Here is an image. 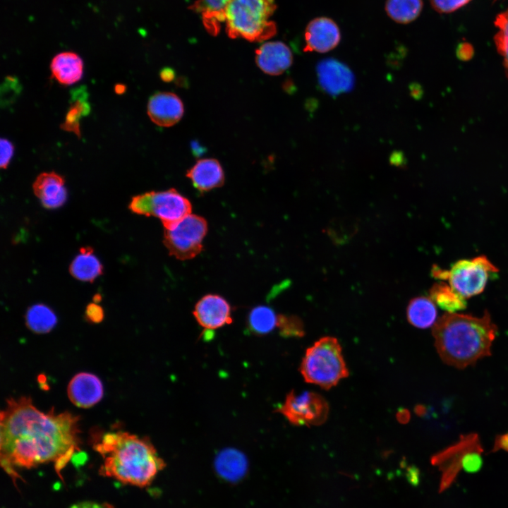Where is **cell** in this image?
<instances>
[{
    "label": "cell",
    "instance_id": "3957f363",
    "mask_svg": "<svg viewBox=\"0 0 508 508\" xmlns=\"http://www.w3.org/2000/svg\"><path fill=\"white\" fill-rule=\"evenodd\" d=\"M497 329L487 311L480 318L447 313L435 322L433 335L442 361L464 368L490 355Z\"/></svg>",
    "mask_w": 508,
    "mask_h": 508
},
{
    "label": "cell",
    "instance_id": "9c48e42d",
    "mask_svg": "<svg viewBox=\"0 0 508 508\" xmlns=\"http://www.w3.org/2000/svg\"><path fill=\"white\" fill-rule=\"evenodd\" d=\"M277 411L295 425H320L327 418L329 406L317 393L305 391L298 394L293 390Z\"/></svg>",
    "mask_w": 508,
    "mask_h": 508
},
{
    "label": "cell",
    "instance_id": "cb8c5ba5",
    "mask_svg": "<svg viewBox=\"0 0 508 508\" xmlns=\"http://www.w3.org/2000/svg\"><path fill=\"white\" fill-rule=\"evenodd\" d=\"M430 296L435 303L447 313H456L466 306L465 299L444 282L435 284L430 290Z\"/></svg>",
    "mask_w": 508,
    "mask_h": 508
},
{
    "label": "cell",
    "instance_id": "8d00e7d4",
    "mask_svg": "<svg viewBox=\"0 0 508 508\" xmlns=\"http://www.w3.org/2000/svg\"><path fill=\"white\" fill-rule=\"evenodd\" d=\"M125 91V85L119 84L115 86V92L117 94H122Z\"/></svg>",
    "mask_w": 508,
    "mask_h": 508
},
{
    "label": "cell",
    "instance_id": "603a6c76",
    "mask_svg": "<svg viewBox=\"0 0 508 508\" xmlns=\"http://www.w3.org/2000/svg\"><path fill=\"white\" fill-rule=\"evenodd\" d=\"M56 321L55 313L44 304L30 306L25 315L28 327L35 333L44 334L50 332L56 325Z\"/></svg>",
    "mask_w": 508,
    "mask_h": 508
},
{
    "label": "cell",
    "instance_id": "f546056e",
    "mask_svg": "<svg viewBox=\"0 0 508 508\" xmlns=\"http://www.w3.org/2000/svg\"><path fill=\"white\" fill-rule=\"evenodd\" d=\"M471 0H430L432 7L440 13H452L468 4Z\"/></svg>",
    "mask_w": 508,
    "mask_h": 508
},
{
    "label": "cell",
    "instance_id": "d6a6232c",
    "mask_svg": "<svg viewBox=\"0 0 508 508\" xmlns=\"http://www.w3.org/2000/svg\"><path fill=\"white\" fill-rule=\"evenodd\" d=\"M456 55L460 59L463 61H467L473 56V48L468 43H461L458 46V48L456 49Z\"/></svg>",
    "mask_w": 508,
    "mask_h": 508
},
{
    "label": "cell",
    "instance_id": "d590c367",
    "mask_svg": "<svg viewBox=\"0 0 508 508\" xmlns=\"http://www.w3.org/2000/svg\"><path fill=\"white\" fill-rule=\"evenodd\" d=\"M174 72L171 69H163L160 73V76L164 81H171L174 78Z\"/></svg>",
    "mask_w": 508,
    "mask_h": 508
},
{
    "label": "cell",
    "instance_id": "4316f807",
    "mask_svg": "<svg viewBox=\"0 0 508 508\" xmlns=\"http://www.w3.org/2000/svg\"><path fill=\"white\" fill-rule=\"evenodd\" d=\"M73 97V101L66 114L65 121L61 127L63 130L72 132L77 136H80V120L87 115L90 111V106L87 100L85 94L83 97Z\"/></svg>",
    "mask_w": 508,
    "mask_h": 508
},
{
    "label": "cell",
    "instance_id": "9a60e30c",
    "mask_svg": "<svg viewBox=\"0 0 508 508\" xmlns=\"http://www.w3.org/2000/svg\"><path fill=\"white\" fill-rule=\"evenodd\" d=\"M255 62L264 73L278 75L291 66L293 55L284 42H267L256 49Z\"/></svg>",
    "mask_w": 508,
    "mask_h": 508
},
{
    "label": "cell",
    "instance_id": "ffe728a7",
    "mask_svg": "<svg viewBox=\"0 0 508 508\" xmlns=\"http://www.w3.org/2000/svg\"><path fill=\"white\" fill-rule=\"evenodd\" d=\"M230 0H197L191 9L201 15L202 23L210 34L219 33L221 24L225 22L226 9Z\"/></svg>",
    "mask_w": 508,
    "mask_h": 508
},
{
    "label": "cell",
    "instance_id": "ba28073f",
    "mask_svg": "<svg viewBox=\"0 0 508 508\" xmlns=\"http://www.w3.org/2000/svg\"><path fill=\"white\" fill-rule=\"evenodd\" d=\"M164 229L163 243L170 255L186 260L202 251L207 232V223L202 217L190 214Z\"/></svg>",
    "mask_w": 508,
    "mask_h": 508
},
{
    "label": "cell",
    "instance_id": "5b68a950",
    "mask_svg": "<svg viewBox=\"0 0 508 508\" xmlns=\"http://www.w3.org/2000/svg\"><path fill=\"white\" fill-rule=\"evenodd\" d=\"M300 371L307 382L327 389L346 377L349 371L337 339L325 337L308 348L301 363Z\"/></svg>",
    "mask_w": 508,
    "mask_h": 508
},
{
    "label": "cell",
    "instance_id": "1f68e13d",
    "mask_svg": "<svg viewBox=\"0 0 508 508\" xmlns=\"http://www.w3.org/2000/svg\"><path fill=\"white\" fill-rule=\"evenodd\" d=\"M85 317L90 322H100L104 318V310L97 303H91L86 307Z\"/></svg>",
    "mask_w": 508,
    "mask_h": 508
},
{
    "label": "cell",
    "instance_id": "d6986e66",
    "mask_svg": "<svg viewBox=\"0 0 508 508\" xmlns=\"http://www.w3.org/2000/svg\"><path fill=\"white\" fill-rule=\"evenodd\" d=\"M70 274L78 280L92 282L102 274L103 266L90 246L82 247L69 266Z\"/></svg>",
    "mask_w": 508,
    "mask_h": 508
},
{
    "label": "cell",
    "instance_id": "e575fe53",
    "mask_svg": "<svg viewBox=\"0 0 508 508\" xmlns=\"http://www.w3.org/2000/svg\"><path fill=\"white\" fill-rule=\"evenodd\" d=\"M500 449L508 451V433L502 435H498L496 437L492 451H496Z\"/></svg>",
    "mask_w": 508,
    "mask_h": 508
},
{
    "label": "cell",
    "instance_id": "e0dca14e",
    "mask_svg": "<svg viewBox=\"0 0 508 508\" xmlns=\"http://www.w3.org/2000/svg\"><path fill=\"white\" fill-rule=\"evenodd\" d=\"M186 176L200 192H206L221 187L225 179L223 169L215 159L198 160L188 170Z\"/></svg>",
    "mask_w": 508,
    "mask_h": 508
},
{
    "label": "cell",
    "instance_id": "4fadbf2b",
    "mask_svg": "<svg viewBox=\"0 0 508 508\" xmlns=\"http://www.w3.org/2000/svg\"><path fill=\"white\" fill-rule=\"evenodd\" d=\"M184 112L181 99L174 93L157 92L149 99L147 115L157 126L169 127L178 123Z\"/></svg>",
    "mask_w": 508,
    "mask_h": 508
},
{
    "label": "cell",
    "instance_id": "8fae6325",
    "mask_svg": "<svg viewBox=\"0 0 508 508\" xmlns=\"http://www.w3.org/2000/svg\"><path fill=\"white\" fill-rule=\"evenodd\" d=\"M318 81L322 88L331 95L352 90L355 77L350 68L334 59H325L317 66Z\"/></svg>",
    "mask_w": 508,
    "mask_h": 508
},
{
    "label": "cell",
    "instance_id": "83f0119b",
    "mask_svg": "<svg viewBox=\"0 0 508 508\" xmlns=\"http://www.w3.org/2000/svg\"><path fill=\"white\" fill-rule=\"evenodd\" d=\"M498 30L494 37L497 52L502 57L505 74L508 78V8L499 13L495 20Z\"/></svg>",
    "mask_w": 508,
    "mask_h": 508
},
{
    "label": "cell",
    "instance_id": "277c9868",
    "mask_svg": "<svg viewBox=\"0 0 508 508\" xmlns=\"http://www.w3.org/2000/svg\"><path fill=\"white\" fill-rule=\"evenodd\" d=\"M276 7L274 0H230L225 19L229 37L250 42H261L273 37L277 26L270 18Z\"/></svg>",
    "mask_w": 508,
    "mask_h": 508
},
{
    "label": "cell",
    "instance_id": "2e32d148",
    "mask_svg": "<svg viewBox=\"0 0 508 508\" xmlns=\"http://www.w3.org/2000/svg\"><path fill=\"white\" fill-rule=\"evenodd\" d=\"M32 188L36 197L47 209L60 207L66 201L65 180L54 171L39 174L33 183Z\"/></svg>",
    "mask_w": 508,
    "mask_h": 508
},
{
    "label": "cell",
    "instance_id": "ac0fdd59",
    "mask_svg": "<svg viewBox=\"0 0 508 508\" xmlns=\"http://www.w3.org/2000/svg\"><path fill=\"white\" fill-rule=\"evenodd\" d=\"M53 77L64 85L78 82L83 74V61L79 55L72 52L56 54L50 65Z\"/></svg>",
    "mask_w": 508,
    "mask_h": 508
},
{
    "label": "cell",
    "instance_id": "4dcf8cb0",
    "mask_svg": "<svg viewBox=\"0 0 508 508\" xmlns=\"http://www.w3.org/2000/svg\"><path fill=\"white\" fill-rule=\"evenodd\" d=\"M0 145V166L2 169H6L13 157L14 152V147L12 143L6 138L1 139Z\"/></svg>",
    "mask_w": 508,
    "mask_h": 508
},
{
    "label": "cell",
    "instance_id": "7402d4cb",
    "mask_svg": "<svg viewBox=\"0 0 508 508\" xmlns=\"http://www.w3.org/2000/svg\"><path fill=\"white\" fill-rule=\"evenodd\" d=\"M215 467L221 476L227 480H236L243 476L247 468V461L240 452L228 449L217 456Z\"/></svg>",
    "mask_w": 508,
    "mask_h": 508
},
{
    "label": "cell",
    "instance_id": "30bf717a",
    "mask_svg": "<svg viewBox=\"0 0 508 508\" xmlns=\"http://www.w3.org/2000/svg\"><path fill=\"white\" fill-rule=\"evenodd\" d=\"M193 314L198 323L207 330H215L233 322L227 301L217 294H207L195 304Z\"/></svg>",
    "mask_w": 508,
    "mask_h": 508
},
{
    "label": "cell",
    "instance_id": "7a4b0ae2",
    "mask_svg": "<svg viewBox=\"0 0 508 508\" xmlns=\"http://www.w3.org/2000/svg\"><path fill=\"white\" fill-rule=\"evenodd\" d=\"M93 448L102 459L99 474L123 484L148 486L166 466L147 437L108 432L94 441Z\"/></svg>",
    "mask_w": 508,
    "mask_h": 508
},
{
    "label": "cell",
    "instance_id": "5bb4252c",
    "mask_svg": "<svg viewBox=\"0 0 508 508\" xmlns=\"http://www.w3.org/2000/svg\"><path fill=\"white\" fill-rule=\"evenodd\" d=\"M68 397L71 401L80 408H90L102 398L104 389L101 380L94 374H76L68 385Z\"/></svg>",
    "mask_w": 508,
    "mask_h": 508
},
{
    "label": "cell",
    "instance_id": "52a82bcc",
    "mask_svg": "<svg viewBox=\"0 0 508 508\" xmlns=\"http://www.w3.org/2000/svg\"><path fill=\"white\" fill-rule=\"evenodd\" d=\"M129 209L137 214L159 219L169 226L191 214L190 202L175 188L149 191L132 198Z\"/></svg>",
    "mask_w": 508,
    "mask_h": 508
},
{
    "label": "cell",
    "instance_id": "f35d334b",
    "mask_svg": "<svg viewBox=\"0 0 508 508\" xmlns=\"http://www.w3.org/2000/svg\"><path fill=\"white\" fill-rule=\"evenodd\" d=\"M495 1H496V0H495Z\"/></svg>",
    "mask_w": 508,
    "mask_h": 508
},
{
    "label": "cell",
    "instance_id": "7c38bea8",
    "mask_svg": "<svg viewBox=\"0 0 508 508\" xmlns=\"http://www.w3.org/2000/svg\"><path fill=\"white\" fill-rule=\"evenodd\" d=\"M341 40L339 27L332 19L316 18L305 30V52H327L337 46Z\"/></svg>",
    "mask_w": 508,
    "mask_h": 508
},
{
    "label": "cell",
    "instance_id": "484cf974",
    "mask_svg": "<svg viewBox=\"0 0 508 508\" xmlns=\"http://www.w3.org/2000/svg\"><path fill=\"white\" fill-rule=\"evenodd\" d=\"M274 311L266 306H258L248 314V327L253 334L263 335L271 332L277 325Z\"/></svg>",
    "mask_w": 508,
    "mask_h": 508
},
{
    "label": "cell",
    "instance_id": "74e56055",
    "mask_svg": "<svg viewBox=\"0 0 508 508\" xmlns=\"http://www.w3.org/2000/svg\"><path fill=\"white\" fill-rule=\"evenodd\" d=\"M93 301L95 303H98L101 301V296L99 294H96L93 297Z\"/></svg>",
    "mask_w": 508,
    "mask_h": 508
},
{
    "label": "cell",
    "instance_id": "6da1fadb",
    "mask_svg": "<svg viewBox=\"0 0 508 508\" xmlns=\"http://www.w3.org/2000/svg\"><path fill=\"white\" fill-rule=\"evenodd\" d=\"M1 465L13 480L17 470L53 463L61 471L80 448V417L66 411L44 413L30 397L6 400L0 416Z\"/></svg>",
    "mask_w": 508,
    "mask_h": 508
},
{
    "label": "cell",
    "instance_id": "836d02e7",
    "mask_svg": "<svg viewBox=\"0 0 508 508\" xmlns=\"http://www.w3.org/2000/svg\"><path fill=\"white\" fill-rule=\"evenodd\" d=\"M70 508H114V507L107 502L83 501L73 504Z\"/></svg>",
    "mask_w": 508,
    "mask_h": 508
},
{
    "label": "cell",
    "instance_id": "f1b7e54d",
    "mask_svg": "<svg viewBox=\"0 0 508 508\" xmlns=\"http://www.w3.org/2000/svg\"><path fill=\"white\" fill-rule=\"evenodd\" d=\"M277 327L284 337H301L305 333L302 320L296 315H279Z\"/></svg>",
    "mask_w": 508,
    "mask_h": 508
},
{
    "label": "cell",
    "instance_id": "d4e9b609",
    "mask_svg": "<svg viewBox=\"0 0 508 508\" xmlns=\"http://www.w3.org/2000/svg\"><path fill=\"white\" fill-rule=\"evenodd\" d=\"M423 8V0H387L385 11L397 23H409L420 15Z\"/></svg>",
    "mask_w": 508,
    "mask_h": 508
},
{
    "label": "cell",
    "instance_id": "8992f818",
    "mask_svg": "<svg viewBox=\"0 0 508 508\" xmlns=\"http://www.w3.org/2000/svg\"><path fill=\"white\" fill-rule=\"evenodd\" d=\"M498 269L485 255L460 260L448 270L432 269L435 278L447 279L449 286L464 299L482 293L490 275Z\"/></svg>",
    "mask_w": 508,
    "mask_h": 508
},
{
    "label": "cell",
    "instance_id": "44dd1931",
    "mask_svg": "<svg viewBox=\"0 0 508 508\" xmlns=\"http://www.w3.org/2000/svg\"><path fill=\"white\" fill-rule=\"evenodd\" d=\"M437 313L434 301L425 296L413 298L406 310L408 321L418 328L432 326L435 321Z\"/></svg>",
    "mask_w": 508,
    "mask_h": 508
}]
</instances>
